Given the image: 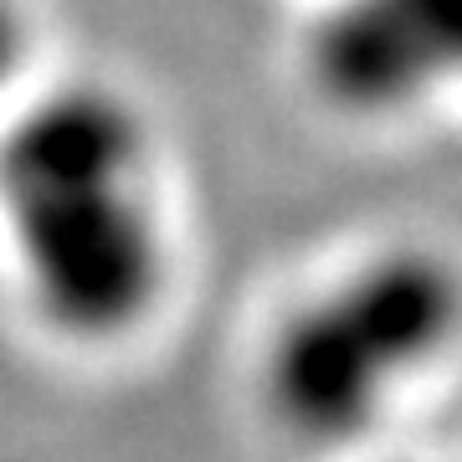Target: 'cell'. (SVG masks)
<instances>
[{
    "label": "cell",
    "instance_id": "6da1fadb",
    "mask_svg": "<svg viewBox=\"0 0 462 462\" xmlns=\"http://www.w3.org/2000/svg\"><path fill=\"white\" fill-rule=\"evenodd\" d=\"M0 221L26 303L72 345H114L170 278L149 134L118 93L62 88L0 139Z\"/></svg>",
    "mask_w": 462,
    "mask_h": 462
},
{
    "label": "cell",
    "instance_id": "7a4b0ae2",
    "mask_svg": "<svg viewBox=\"0 0 462 462\" xmlns=\"http://www.w3.org/2000/svg\"><path fill=\"white\" fill-rule=\"evenodd\" d=\"M462 334V278L427 247H391L309 298L267 349V406L293 437L345 442Z\"/></svg>",
    "mask_w": 462,
    "mask_h": 462
},
{
    "label": "cell",
    "instance_id": "3957f363",
    "mask_svg": "<svg viewBox=\"0 0 462 462\" xmlns=\"http://www.w3.org/2000/svg\"><path fill=\"white\" fill-rule=\"evenodd\" d=\"M303 62L314 93L345 114H411L462 88V0H334Z\"/></svg>",
    "mask_w": 462,
    "mask_h": 462
}]
</instances>
